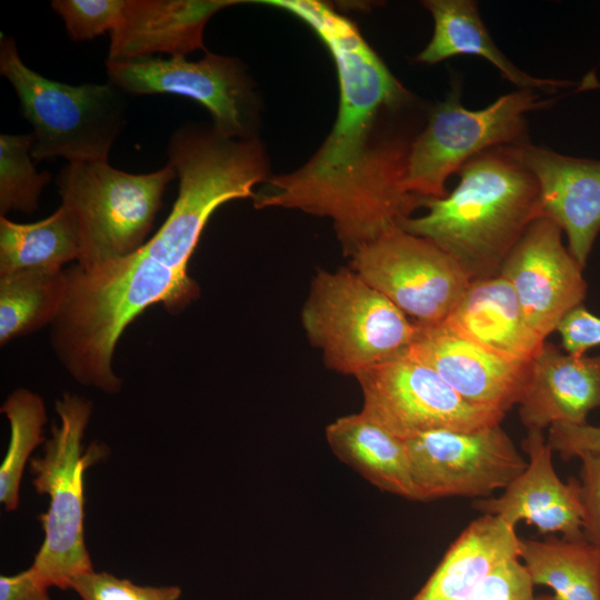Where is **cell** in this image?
Returning <instances> with one entry per match:
<instances>
[{
    "mask_svg": "<svg viewBox=\"0 0 600 600\" xmlns=\"http://www.w3.org/2000/svg\"><path fill=\"white\" fill-rule=\"evenodd\" d=\"M504 150L536 179L541 217L559 226L584 268L600 231V160L576 158L530 142Z\"/></svg>",
    "mask_w": 600,
    "mask_h": 600,
    "instance_id": "obj_13",
    "label": "cell"
},
{
    "mask_svg": "<svg viewBox=\"0 0 600 600\" xmlns=\"http://www.w3.org/2000/svg\"><path fill=\"white\" fill-rule=\"evenodd\" d=\"M301 322L324 364L354 377L403 354L419 330L387 297L346 268L317 271Z\"/></svg>",
    "mask_w": 600,
    "mask_h": 600,
    "instance_id": "obj_4",
    "label": "cell"
},
{
    "mask_svg": "<svg viewBox=\"0 0 600 600\" xmlns=\"http://www.w3.org/2000/svg\"><path fill=\"white\" fill-rule=\"evenodd\" d=\"M332 452L370 483L399 497L416 500L406 441L361 412L340 417L326 428Z\"/></svg>",
    "mask_w": 600,
    "mask_h": 600,
    "instance_id": "obj_21",
    "label": "cell"
},
{
    "mask_svg": "<svg viewBox=\"0 0 600 600\" xmlns=\"http://www.w3.org/2000/svg\"><path fill=\"white\" fill-rule=\"evenodd\" d=\"M458 174L451 192L421 199L426 214L401 218L397 226L434 242L471 280L497 276L528 227L541 218L538 183L503 147L476 156Z\"/></svg>",
    "mask_w": 600,
    "mask_h": 600,
    "instance_id": "obj_2",
    "label": "cell"
},
{
    "mask_svg": "<svg viewBox=\"0 0 600 600\" xmlns=\"http://www.w3.org/2000/svg\"><path fill=\"white\" fill-rule=\"evenodd\" d=\"M81 600H178L177 586H139L112 573L94 570L77 577L71 586Z\"/></svg>",
    "mask_w": 600,
    "mask_h": 600,
    "instance_id": "obj_27",
    "label": "cell"
},
{
    "mask_svg": "<svg viewBox=\"0 0 600 600\" xmlns=\"http://www.w3.org/2000/svg\"><path fill=\"white\" fill-rule=\"evenodd\" d=\"M518 406L527 430L587 423L589 412L600 408V354L576 356L546 341L530 362Z\"/></svg>",
    "mask_w": 600,
    "mask_h": 600,
    "instance_id": "obj_17",
    "label": "cell"
},
{
    "mask_svg": "<svg viewBox=\"0 0 600 600\" xmlns=\"http://www.w3.org/2000/svg\"><path fill=\"white\" fill-rule=\"evenodd\" d=\"M579 459L582 532L589 542L600 549V456L584 453Z\"/></svg>",
    "mask_w": 600,
    "mask_h": 600,
    "instance_id": "obj_30",
    "label": "cell"
},
{
    "mask_svg": "<svg viewBox=\"0 0 600 600\" xmlns=\"http://www.w3.org/2000/svg\"><path fill=\"white\" fill-rule=\"evenodd\" d=\"M552 220H534L504 259L499 274L512 287L529 327L543 340L581 306L588 286L583 268L562 242Z\"/></svg>",
    "mask_w": 600,
    "mask_h": 600,
    "instance_id": "obj_12",
    "label": "cell"
},
{
    "mask_svg": "<svg viewBox=\"0 0 600 600\" xmlns=\"http://www.w3.org/2000/svg\"><path fill=\"white\" fill-rule=\"evenodd\" d=\"M79 254V228L72 212L62 204L33 223L0 218V276L62 269L64 263L78 260Z\"/></svg>",
    "mask_w": 600,
    "mask_h": 600,
    "instance_id": "obj_23",
    "label": "cell"
},
{
    "mask_svg": "<svg viewBox=\"0 0 600 600\" xmlns=\"http://www.w3.org/2000/svg\"><path fill=\"white\" fill-rule=\"evenodd\" d=\"M238 0H122L110 31L108 61L186 57L203 47V28L219 10Z\"/></svg>",
    "mask_w": 600,
    "mask_h": 600,
    "instance_id": "obj_16",
    "label": "cell"
},
{
    "mask_svg": "<svg viewBox=\"0 0 600 600\" xmlns=\"http://www.w3.org/2000/svg\"><path fill=\"white\" fill-rule=\"evenodd\" d=\"M67 272L27 270L0 276V343L53 323L67 293Z\"/></svg>",
    "mask_w": 600,
    "mask_h": 600,
    "instance_id": "obj_24",
    "label": "cell"
},
{
    "mask_svg": "<svg viewBox=\"0 0 600 600\" xmlns=\"http://www.w3.org/2000/svg\"><path fill=\"white\" fill-rule=\"evenodd\" d=\"M109 80L124 93H170L204 106L213 128L231 139L256 138L259 101L243 64L236 58L206 52L186 57L106 62Z\"/></svg>",
    "mask_w": 600,
    "mask_h": 600,
    "instance_id": "obj_10",
    "label": "cell"
},
{
    "mask_svg": "<svg viewBox=\"0 0 600 600\" xmlns=\"http://www.w3.org/2000/svg\"><path fill=\"white\" fill-rule=\"evenodd\" d=\"M0 72L14 88L33 127L36 161L63 157L71 162L108 161L126 120L123 91L112 84L71 86L44 78L21 60L12 38L1 34Z\"/></svg>",
    "mask_w": 600,
    "mask_h": 600,
    "instance_id": "obj_5",
    "label": "cell"
},
{
    "mask_svg": "<svg viewBox=\"0 0 600 600\" xmlns=\"http://www.w3.org/2000/svg\"><path fill=\"white\" fill-rule=\"evenodd\" d=\"M522 540L516 527L482 514L451 543L427 582L410 600H468L497 566L519 558Z\"/></svg>",
    "mask_w": 600,
    "mask_h": 600,
    "instance_id": "obj_19",
    "label": "cell"
},
{
    "mask_svg": "<svg viewBox=\"0 0 600 600\" xmlns=\"http://www.w3.org/2000/svg\"><path fill=\"white\" fill-rule=\"evenodd\" d=\"M557 331L561 346L568 353L582 356L600 346V317L583 304L571 310L559 323Z\"/></svg>",
    "mask_w": 600,
    "mask_h": 600,
    "instance_id": "obj_32",
    "label": "cell"
},
{
    "mask_svg": "<svg viewBox=\"0 0 600 600\" xmlns=\"http://www.w3.org/2000/svg\"><path fill=\"white\" fill-rule=\"evenodd\" d=\"M177 177L171 163L133 174L108 161L68 162L57 186L61 204L72 212L79 228L77 266L90 271L138 251L161 208L166 187Z\"/></svg>",
    "mask_w": 600,
    "mask_h": 600,
    "instance_id": "obj_6",
    "label": "cell"
},
{
    "mask_svg": "<svg viewBox=\"0 0 600 600\" xmlns=\"http://www.w3.org/2000/svg\"><path fill=\"white\" fill-rule=\"evenodd\" d=\"M58 424L51 428L42 457L30 459L32 484L49 497L48 510L39 516L44 532L31 567L49 588L71 589L73 580L93 571L84 542V473L104 459L107 447L82 440L92 413V403L64 392L56 401Z\"/></svg>",
    "mask_w": 600,
    "mask_h": 600,
    "instance_id": "obj_3",
    "label": "cell"
},
{
    "mask_svg": "<svg viewBox=\"0 0 600 600\" xmlns=\"http://www.w3.org/2000/svg\"><path fill=\"white\" fill-rule=\"evenodd\" d=\"M350 258L351 270L423 327L442 323L472 281L434 242L398 226Z\"/></svg>",
    "mask_w": 600,
    "mask_h": 600,
    "instance_id": "obj_9",
    "label": "cell"
},
{
    "mask_svg": "<svg viewBox=\"0 0 600 600\" xmlns=\"http://www.w3.org/2000/svg\"><path fill=\"white\" fill-rule=\"evenodd\" d=\"M306 22L330 51L339 111L330 133L300 168L270 176L257 209L281 207L332 220L346 257L420 208L406 189L420 103L368 44L357 26L318 0H259Z\"/></svg>",
    "mask_w": 600,
    "mask_h": 600,
    "instance_id": "obj_1",
    "label": "cell"
},
{
    "mask_svg": "<svg viewBox=\"0 0 600 600\" xmlns=\"http://www.w3.org/2000/svg\"><path fill=\"white\" fill-rule=\"evenodd\" d=\"M406 447L420 501L489 498L528 466L500 424L474 431L436 430L407 440Z\"/></svg>",
    "mask_w": 600,
    "mask_h": 600,
    "instance_id": "obj_11",
    "label": "cell"
},
{
    "mask_svg": "<svg viewBox=\"0 0 600 600\" xmlns=\"http://www.w3.org/2000/svg\"><path fill=\"white\" fill-rule=\"evenodd\" d=\"M547 442L564 461L584 453L600 456V423H554L549 427Z\"/></svg>",
    "mask_w": 600,
    "mask_h": 600,
    "instance_id": "obj_31",
    "label": "cell"
},
{
    "mask_svg": "<svg viewBox=\"0 0 600 600\" xmlns=\"http://www.w3.org/2000/svg\"><path fill=\"white\" fill-rule=\"evenodd\" d=\"M356 379L363 396L360 412L404 441L436 430H479L506 416L466 401L434 370L404 353Z\"/></svg>",
    "mask_w": 600,
    "mask_h": 600,
    "instance_id": "obj_8",
    "label": "cell"
},
{
    "mask_svg": "<svg viewBox=\"0 0 600 600\" xmlns=\"http://www.w3.org/2000/svg\"><path fill=\"white\" fill-rule=\"evenodd\" d=\"M554 101L542 99L536 90L518 89L483 109L470 110L461 102L460 84L452 86L446 99L427 112L411 144L407 191L422 199L444 197L448 178L476 156L529 142L527 114Z\"/></svg>",
    "mask_w": 600,
    "mask_h": 600,
    "instance_id": "obj_7",
    "label": "cell"
},
{
    "mask_svg": "<svg viewBox=\"0 0 600 600\" xmlns=\"http://www.w3.org/2000/svg\"><path fill=\"white\" fill-rule=\"evenodd\" d=\"M1 412L10 423V440L0 467V502L7 511H14L24 467L32 451L46 440L47 413L42 398L24 388L7 398Z\"/></svg>",
    "mask_w": 600,
    "mask_h": 600,
    "instance_id": "obj_25",
    "label": "cell"
},
{
    "mask_svg": "<svg viewBox=\"0 0 600 600\" xmlns=\"http://www.w3.org/2000/svg\"><path fill=\"white\" fill-rule=\"evenodd\" d=\"M440 324L522 362H531L546 342L529 327L511 284L500 274L472 280Z\"/></svg>",
    "mask_w": 600,
    "mask_h": 600,
    "instance_id": "obj_18",
    "label": "cell"
},
{
    "mask_svg": "<svg viewBox=\"0 0 600 600\" xmlns=\"http://www.w3.org/2000/svg\"><path fill=\"white\" fill-rule=\"evenodd\" d=\"M528 466L497 498L476 499L472 507L516 527L520 521L541 534L579 538L582 532L580 481L563 482L552 463V450L542 431L528 430L522 441Z\"/></svg>",
    "mask_w": 600,
    "mask_h": 600,
    "instance_id": "obj_15",
    "label": "cell"
},
{
    "mask_svg": "<svg viewBox=\"0 0 600 600\" xmlns=\"http://www.w3.org/2000/svg\"><path fill=\"white\" fill-rule=\"evenodd\" d=\"M468 600H543L534 596V583L519 558L497 566Z\"/></svg>",
    "mask_w": 600,
    "mask_h": 600,
    "instance_id": "obj_29",
    "label": "cell"
},
{
    "mask_svg": "<svg viewBox=\"0 0 600 600\" xmlns=\"http://www.w3.org/2000/svg\"><path fill=\"white\" fill-rule=\"evenodd\" d=\"M404 354L434 370L466 401L504 413L519 403L529 377L530 362L498 354L443 324L419 326Z\"/></svg>",
    "mask_w": 600,
    "mask_h": 600,
    "instance_id": "obj_14",
    "label": "cell"
},
{
    "mask_svg": "<svg viewBox=\"0 0 600 600\" xmlns=\"http://www.w3.org/2000/svg\"><path fill=\"white\" fill-rule=\"evenodd\" d=\"M422 4L431 13L434 28L429 43L414 58L417 62L433 64L459 54H470L490 62L518 89L554 93L559 89L576 84L564 80L533 77L520 70L494 43L474 1L426 0Z\"/></svg>",
    "mask_w": 600,
    "mask_h": 600,
    "instance_id": "obj_20",
    "label": "cell"
},
{
    "mask_svg": "<svg viewBox=\"0 0 600 600\" xmlns=\"http://www.w3.org/2000/svg\"><path fill=\"white\" fill-rule=\"evenodd\" d=\"M122 0H54V11L62 18L69 37L74 41L91 40L111 31Z\"/></svg>",
    "mask_w": 600,
    "mask_h": 600,
    "instance_id": "obj_28",
    "label": "cell"
},
{
    "mask_svg": "<svg viewBox=\"0 0 600 600\" xmlns=\"http://www.w3.org/2000/svg\"><path fill=\"white\" fill-rule=\"evenodd\" d=\"M30 134L0 136V213L9 211L27 214L38 209L42 189L51 180L48 172H38L32 163Z\"/></svg>",
    "mask_w": 600,
    "mask_h": 600,
    "instance_id": "obj_26",
    "label": "cell"
},
{
    "mask_svg": "<svg viewBox=\"0 0 600 600\" xmlns=\"http://www.w3.org/2000/svg\"><path fill=\"white\" fill-rule=\"evenodd\" d=\"M519 559L534 586L553 591L543 600H600V549L584 536L522 540Z\"/></svg>",
    "mask_w": 600,
    "mask_h": 600,
    "instance_id": "obj_22",
    "label": "cell"
},
{
    "mask_svg": "<svg viewBox=\"0 0 600 600\" xmlns=\"http://www.w3.org/2000/svg\"><path fill=\"white\" fill-rule=\"evenodd\" d=\"M48 590L32 567L13 576L0 577V600H52Z\"/></svg>",
    "mask_w": 600,
    "mask_h": 600,
    "instance_id": "obj_33",
    "label": "cell"
}]
</instances>
